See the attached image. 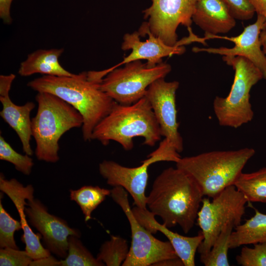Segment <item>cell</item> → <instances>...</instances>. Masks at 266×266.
Listing matches in <instances>:
<instances>
[{"mask_svg": "<svg viewBox=\"0 0 266 266\" xmlns=\"http://www.w3.org/2000/svg\"><path fill=\"white\" fill-rule=\"evenodd\" d=\"M161 136L159 124L145 96L131 105L117 102L109 114L96 126L91 139L103 145L114 141L129 151L133 148L134 137H143V144L152 147Z\"/></svg>", "mask_w": 266, "mask_h": 266, "instance_id": "obj_3", "label": "cell"}, {"mask_svg": "<svg viewBox=\"0 0 266 266\" xmlns=\"http://www.w3.org/2000/svg\"><path fill=\"white\" fill-rule=\"evenodd\" d=\"M248 202L243 194L233 185L225 188L210 201L203 198L197 218L204 239L198 248L200 255L208 253L224 226L233 221L240 224ZM235 226V227H236Z\"/></svg>", "mask_w": 266, "mask_h": 266, "instance_id": "obj_8", "label": "cell"}, {"mask_svg": "<svg viewBox=\"0 0 266 266\" xmlns=\"http://www.w3.org/2000/svg\"><path fill=\"white\" fill-rule=\"evenodd\" d=\"M152 266H184V264L179 258L166 259L158 262Z\"/></svg>", "mask_w": 266, "mask_h": 266, "instance_id": "obj_36", "label": "cell"}, {"mask_svg": "<svg viewBox=\"0 0 266 266\" xmlns=\"http://www.w3.org/2000/svg\"><path fill=\"white\" fill-rule=\"evenodd\" d=\"M22 229L20 221L13 219L4 209L0 200V247L19 249L14 239L15 231Z\"/></svg>", "mask_w": 266, "mask_h": 266, "instance_id": "obj_27", "label": "cell"}, {"mask_svg": "<svg viewBox=\"0 0 266 266\" xmlns=\"http://www.w3.org/2000/svg\"><path fill=\"white\" fill-rule=\"evenodd\" d=\"M13 0H0V17L7 24L12 22L10 7Z\"/></svg>", "mask_w": 266, "mask_h": 266, "instance_id": "obj_33", "label": "cell"}, {"mask_svg": "<svg viewBox=\"0 0 266 266\" xmlns=\"http://www.w3.org/2000/svg\"><path fill=\"white\" fill-rule=\"evenodd\" d=\"M179 86L177 81L167 82L165 78L158 79L147 89L148 100L160 126L162 136L178 152L183 150V138L178 131L176 106V92Z\"/></svg>", "mask_w": 266, "mask_h": 266, "instance_id": "obj_11", "label": "cell"}, {"mask_svg": "<svg viewBox=\"0 0 266 266\" xmlns=\"http://www.w3.org/2000/svg\"><path fill=\"white\" fill-rule=\"evenodd\" d=\"M79 238L75 235L68 236L67 255L65 260H60V266H105L93 256Z\"/></svg>", "mask_w": 266, "mask_h": 266, "instance_id": "obj_26", "label": "cell"}, {"mask_svg": "<svg viewBox=\"0 0 266 266\" xmlns=\"http://www.w3.org/2000/svg\"><path fill=\"white\" fill-rule=\"evenodd\" d=\"M113 200L122 208L130 224L132 241L123 266H149L166 259L178 258L172 245L155 237L134 216L129 204L127 191L121 186L111 190Z\"/></svg>", "mask_w": 266, "mask_h": 266, "instance_id": "obj_9", "label": "cell"}, {"mask_svg": "<svg viewBox=\"0 0 266 266\" xmlns=\"http://www.w3.org/2000/svg\"><path fill=\"white\" fill-rule=\"evenodd\" d=\"M223 60L234 69V79L226 97L215 98L213 110L220 126L237 128L253 119L250 92L263 77L260 70L245 57L223 56Z\"/></svg>", "mask_w": 266, "mask_h": 266, "instance_id": "obj_6", "label": "cell"}, {"mask_svg": "<svg viewBox=\"0 0 266 266\" xmlns=\"http://www.w3.org/2000/svg\"><path fill=\"white\" fill-rule=\"evenodd\" d=\"M266 28V18L257 14L255 23L244 28L243 32L236 36L229 37L205 33V40L219 38L234 43L232 48H192L194 52H207L219 54L227 57L242 56L249 60L262 72L263 78L266 80V56L261 49L260 34Z\"/></svg>", "mask_w": 266, "mask_h": 266, "instance_id": "obj_13", "label": "cell"}, {"mask_svg": "<svg viewBox=\"0 0 266 266\" xmlns=\"http://www.w3.org/2000/svg\"><path fill=\"white\" fill-rule=\"evenodd\" d=\"M33 260L26 250L8 247L0 249V266H28Z\"/></svg>", "mask_w": 266, "mask_h": 266, "instance_id": "obj_30", "label": "cell"}, {"mask_svg": "<svg viewBox=\"0 0 266 266\" xmlns=\"http://www.w3.org/2000/svg\"><path fill=\"white\" fill-rule=\"evenodd\" d=\"M235 19H251L256 12L249 0H221Z\"/></svg>", "mask_w": 266, "mask_h": 266, "instance_id": "obj_31", "label": "cell"}, {"mask_svg": "<svg viewBox=\"0 0 266 266\" xmlns=\"http://www.w3.org/2000/svg\"><path fill=\"white\" fill-rule=\"evenodd\" d=\"M236 224L228 222L223 228L210 251L200 255V262L205 266H229L228 253L230 235Z\"/></svg>", "mask_w": 266, "mask_h": 266, "instance_id": "obj_24", "label": "cell"}, {"mask_svg": "<svg viewBox=\"0 0 266 266\" xmlns=\"http://www.w3.org/2000/svg\"><path fill=\"white\" fill-rule=\"evenodd\" d=\"M121 48L123 50H131L132 52L117 65L103 70L105 75L118 66L136 60H146L148 66L154 67L163 62V58L181 55L185 51L183 46L177 44L174 46L167 45L154 35L150 32L147 22L142 23L138 32L124 35Z\"/></svg>", "mask_w": 266, "mask_h": 266, "instance_id": "obj_14", "label": "cell"}, {"mask_svg": "<svg viewBox=\"0 0 266 266\" xmlns=\"http://www.w3.org/2000/svg\"><path fill=\"white\" fill-rule=\"evenodd\" d=\"M260 41L263 48V51L265 54H266V28L260 34Z\"/></svg>", "mask_w": 266, "mask_h": 266, "instance_id": "obj_37", "label": "cell"}, {"mask_svg": "<svg viewBox=\"0 0 266 266\" xmlns=\"http://www.w3.org/2000/svg\"><path fill=\"white\" fill-rule=\"evenodd\" d=\"M27 201L28 207L25 211L29 222L42 235L46 248L65 259L67 255L68 236L80 237V232L70 228L66 221L49 213L47 207L38 200L33 198Z\"/></svg>", "mask_w": 266, "mask_h": 266, "instance_id": "obj_12", "label": "cell"}, {"mask_svg": "<svg viewBox=\"0 0 266 266\" xmlns=\"http://www.w3.org/2000/svg\"><path fill=\"white\" fill-rule=\"evenodd\" d=\"M141 163L138 166L128 167L113 161L104 160L99 165V171L108 185L123 187L131 195L136 206L146 209L148 169L153 164L148 158Z\"/></svg>", "mask_w": 266, "mask_h": 266, "instance_id": "obj_15", "label": "cell"}, {"mask_svg": "<svg viewBox=\"0 0 266 266\" xmlns=\"http://www.w3.org/2000/svg\"><path fill=\"white\" fill-rule=\"evenodd\" d=\"M15 78V75L12 73L0 76V101L2 104L0 115L16 133L24 153L32 156L33 152L30 143L32 136L30 115L35 105L32 101H28L23 105H18L11 100L9 92Z\"/></svg>", "mask_w": 266, "mask_h": 266, "instance_id": "obj_16", "label": "cell"}, {"mask_svg": "<svg viewBox=\"0 0 266 266\" xmlns=\"http://www.w3.org/2000/svg\"><path fill=\"white\" fill-rule=\"evenodd\" d=\"M192 21L205 33H226L236 25L235 19L221 0H198Z\"/></svg>", "mask_w": 266, "mask_h": 266, "instance_id": "obj_19", "label": "cell"}, {"mask_svg": "<svg viewBox=\"0 0 266 266\" xmlns=\"http://www.w3.org/2000/svg\"><path fill=\"white\" fill-rule=\"evenodd\" d=\"M235 260L242 266H266V242L255 244L253 248L244 246Z\"/></svg>", "mask_w": 266, "mask_h": 266, "instance_id": "obj_29", "label": "cell"}, {"mask_svg": "<svg viewBox=\"0 0 266 266\" xmlns=\"http://www.w3.org/2000/svg\"><path fill=\"white\" fill-rule=\"evenodd\" d=\"M35 100L37 110L32 119L35 156L40 161L56 163L59 160L60 139L70 129L82 127L83 118L74 107L52 94L38 92Z\"/></svg>", "mask_w": 266, "mask_h": 266, "instance_id": "obj_4", "label": "cell"}, {"mask_svg": "<svg viewBox=\"0 0 266 266\" xmlns=\"http://www.w3.org/2000/svg\"><path fill=\"white\" fill-rule=\"evenodd\" d=\"M251 148L235 150L213 151L181 158L176 167L196 181L203 196L214 198L234 185L248 161L254 155Z\"/></svg>", "mask_w": 266, "mask_h": 266, "instance_id": "obj_5", "label": "cell"}, {"mask_svg": "<svg viewBox=\"0 0 266 266\" xmlns=\"http://www.w3.org/2000/svg\"><path fill=\"white\" fill-rule=\"evenodd\" d=\"M148 158L154 164L161 161L176 163L181 157L175 148L169 145L165 139H164L160 142L158 148L150 153Z\"/></svg>", "mask_w": 266, "mask_h": 266, "instance_id": "obj_32", "label": "cell"}, {"mask_svg": "<svg viewBox=\"0 0 266 266\" xmlns=\"http://www.w3.org/2000/svg\"><path fill=\"white\" fill-rule=\"evenodd\" d=\"M30 156L16 152L2 136H0V159L12 164L17 170L27 175L31 174L33 166Z\"/></svg>", "mask_w": 266, "mask_h": 266, "instance_id": "obj_28", "label": "cell"}, {"mask_svg": "<svg viewBox=\"0 0 266 266\" xmlns=\"http://www.w3.org/2000/svg\"><path fill=\"white\" fill-rule=\"evenodd\" d=\"M198 0H152L151 6L143 11L151 33L166 45L174 46L178 41V27H191Z\"/></svg>", "mask_w": 266, "mask_h": 266, "instance_id": "obj_10", "label": "cell"}, {"mask_svg": "<svg viewBox=\"0 0 266 266\" xmlns=\"http://www.w3.org/2000/svg\"><path fill=\"white\" fill-rule=\"evenodd\" d=\"M248 202H266V167L251 173L242 172L234 183Z\"/></svg>", "mask_w": 266, "mask_h": 266, "instance_id": "obj_22", "label": "cell"}, {"mask_svg": "<svg viewBox=\"0 0 266 266\" xmlns=\"http://www.w3.org/2000/svg\"><path fill=\"white\" fill-rule=\"evenodd\" d=\"M0 190L8 196L18 211L24 233L21 241L26 245L25 250L33 260L50 256V251L45 248L40 241L41 234L33 232L26 219L25 206L27 205L26 200L34 198V189L32 185L24 187L14 178L5 179L1 173Z\"/></svg>", "mask_w": 266, "mask_h": 266, "instance_id": "obj_17", "label": "cell"}, {"mask_svg": "<svg viewBox=\"0 0 266 266\" xmlns=\"http://www.w3.org/2000/svg\"><path fill=\"white\" fill-rule=\"evenodd\" d=\"M100 81L88 71L69 76L44 75L30 81L27 85L37 93L54 95L78 110L83 118L82 134L87 141L92 140L96 126L117 103L100 89Z\"/></svg>", "mask_w": 266, "mask_h": 266, "instance_id": "obj_2", "label": "cell"}, {"mask_svg": "<svg viewBox=\"0 0 266 266\" xmlns=\"http://www.w3.org/2000/svg\"><path fill=\"white\" fill-rule=\"evenodd\" d=\"M31 266H60V261H58L52 256L33 260Z\"/></svg>", "mask_w": 266, "mask_h": 266, "instance_id": "obj_34", "label": "cell"}, {"mask_svg": "<svg viewBox=\"0 0 266 266\" xmlns=\"http://www.w3.org/2000/svg\"><path fill=\"white\" fill-rule=\"evenodd\" d=\"M255 215L243 224L234 227L230 239L229 249L241 245L266 242V214L253 207Z\"/></svg>", "mask_w": 266, "mask_h": 266, "instance_id": "obj_21", "label": "cell"}, {"mask_svg": "<svg viewBox=\"0 0 266 266\" xmlns=\"http://www.w3.org/2000/svg\"><path fill=\"white\" fill-rule=\"evenodd\" d=\"M255 9L257 14L266 18V0H249Z\"/></svg>", "mask_w": 266, "mask_h": 266, "instance_id": "obj_35", "label": "cell"}, {"mask_svg": "<svg viewBox=\"0 0 266 266\" xmlns=\"http://www.w3.org/2000/svg\"><path fill=\"white\" fill-rule=\"evenodd\" d=\"M122 68L110 71L100 83V89L117 103L133 104L145 97L149 85L165 78L171 70L170 65L162 62L154 67L136 60Z\"/></svg>", "mask_w": 266, "mask_h": 266, "instance_id": "obj_7", "label": "cell"}, {"mask_svg": "<svg viewBox=\"0 0 266 266\" xmlns=\"http://www.w3.org/2000/svg\"><path fill=\"white\" fill-rule=\"evenodd\" d=\"M203 196L191 175L177 167H170L155 179L147 196V206L166 227L178 225L187 233L197 220Z\"/></svg>", "mask_w": 266, "mask_h": 266, "instance_id": "obj_1", "label": "cell"}, {"mask_svg": "<svg viewBox=\"0 0 266 266\" xmlns=\"http://www.w3.org/2000/svg\"><path fill=\"white\" fill-rule=\"evenodd\" d=\"M132 210L135 218L145 229L152 233L160 231L167 238L184 266H195V254L204 239L201 232L195 236H185L160 224L155 219V215L147 209H143L135 206Z\"/></svg>", "mask_w": 266, "mask_h": 266, "instance_id": "obj_18", "label": "cell"}, {"mask_svg": "<svg viewBox=\"0 0 266 266\" xmlns=\"http://www.w3.org/2000/svg\"><path fill=\"white\" fill-rule=\"evenodd\" d=\"M70 198L80 207L85 222L91 218L92 212L111 194V190L98 186H84L77 190H70Z\"/></svg>", "mask_w": 266, "mask_h": 266, "instance_id": "obj_23", "label": "cell"}, {"mask_svg": "<svg viewBox=\"0 0 266 266\" xmlns=\"http://www.w3.org/2000/svg\"><path fill=\"white\" fill-rule=\"evenodd\" d=\"M129 250L126 239L119 236L111 235L109 240L101 245L97 259L107 266H122Z\"/></svg>", "mask_w": 266, "mask_h": 266, "instance_id": "obj_25", "label": "cell"}, {"mask_svg": "<svg viewBox=\"0 0 266 266\" xmlns=\"http://www.w3.org/2000/svg\"><path fill=\"white\" fill-rule=\"evenodd\" d=\"M64 51L63 48L39 49L33 52L21 63L18 73L22 76L35 73L58 76H72L74 74L65 69L59 62V58Z\"/></svg>", "mask_w": 266, "mask_h": 266, "instance_id": "obj_20", "label": "cell"}]
</instances>
